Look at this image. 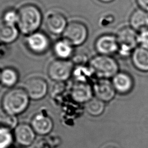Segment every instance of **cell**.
<instances>
[{
	"label": "cell",
	"instance_id": "10",
	"mask_svg": "<svg viewBox=\"0 0 148 148\" xmlns=\"http://www.w3.org/2000/svg\"><path fill=\"white\" fill-rule=\"evenodd\" d=\"M92 86L88 82H75L71 87L70 95L72 99L77 103H86L92 98Z\"/></svg>",
	"mask_w": 148,
	"mask_h": 148
},
{
	"label": "cell",
	"instance_id": "22",
	"mask_svg": "<svg viewBox=\"0 0 148 148\" xmlns=\"http://www.w3.org/2000/svg\"><path fill=\"white\" fill-rule=\"evenodd\" d=\"M14 141L12 129L5 125H0V148H10Z\"/></svg>",
	"mask_w": 148,
	"mask_h": 148
},
{
	"label": "cell",
	"instance_id": "1",
	"mask_svg": "<svg viewBox=\"0 0 148 148\" xmlns=\"http://www.w3.org/2000/svg\"><path fill=\"white\" fill-rule=\"evenodd\" d=\"M29 101L30 98L24 88L13 87L3 94L1 106L6 115L17 116L27 110Z\"/></svg>",
	"mask_w": 148,
	"mask_h": 148
},
{
	"label": "cell",
	"instance_id": "25",
	"mask_svg": "<svg viewBox=\"0 0 148 148\" xmlns=\"http://www.w3.org/2000/svg\"><path fill=\"white\" fill-rule=\"evenodd\" d=\"M138 46L148 48V28L138 32Z\"/></svg>",
	"mask_w": 148,
	"mask_h": 148
},
{
	"label": "cell",
	"instance_id": "2",
	"mask_svg": "<svg viewBox=\"0 0 148 148\" xmlns=\"http://www.w3.org/2000/svg\"><path fill=\"white\" fill-rule=\"evenodd\" d=\"M17 27L19 31L26 35H30L40 27L42 16L39 9L32 4L22 6L17 12Z\"/></svg>",
	"mask_w": 148,
	"mask_h": 148
},
{
	"label": "cell",
	"instance_id": "30",
	"mask_svg": "<svg viewBox=\"0 0 148 148\" xmlns=\"http://www.w3.org/2000/svg\"><path fill=\"white\" fill-rule=\"evenodd\" d=\"M103 148H116V147H114V146H112V145H108V146H104Z\"/></svg>",
	"mask_w": 148,
	"mask_h": 148
},
{
	"label": "cell",
	"instance_id": "23",
	"mask_svg": "<svg viewBox=\"0 0 148 148\" xmlns=\"http://www.w3.org/2000/svg\"><path fill=\"white\" fill-rule=\"evenodd\" d=\"M94 75L89 66L84 65H78L74 68L72 75L75 79V82H88L87 80Z\"/></svg>",
	"mask_w": 148,
	"mask_h": 148
},
{
	"label": "cell",
	"instance_id": "19",
	"mask_svg": "<svg viewBox=\"0 0 148 148\" xmlns=\"http://www.w3.org/2000/svg\"><path fill=\"white\" fill-rule=\"evenodd\" d=\"M55 55L61 60H68L73 54V46L64 39L58 40L53 46Z\"/></svg>",
	"mask_w": 148,
	"mask_h": 148
},
{
	"label": "cell",
	"instance_id": "13",
	"mask_svg": "<svg viewBox=\"0 0 148 148\" xmlns=\"http://www.w3.org/2000/svg\"><path fill=\"white\" fill-rule=\"evenodd\" d=\"M26 42L28 49L36 54L45 52L49 46L48 38L45 34L40 32H35L29 35Z\"/></svg>",
	"mask_w": 148,
	"mask_h": 148
},
{
	"label": "cell",
	"instance_id": "4",
	"mask_svg": "<svg viewBox=\"0 0 148 148\" xmlns=\"http://www.w3.org/2000/svg\"><path fill=\"white\" fill-rule=\"evenodd\" d=\"M138 35L135 30L130 25L121 27L116 35L119 43L117 54L121 57H131L134 50L138 46Z\"/></svg>",
	"mask_w": 148,
	"mask_h": 148
},
{
	"label": "cell",
	"instance_id": "27",
	"mask_svg": "<svg viewBox=\"0 0 148 148\" xmlns=\"http://www.w3.org/2000/svg\"><path fill=\"white\" fill-rule=\"evenodd\" d=\"M52 145L49 142V140L40 139L36 142L34 148H51Z\"/></svg>",
	"mask_w": 148,
	"mask_h": 148
},
{
	"label": "cell",
	"instance_id": "8",
	"mask_svg": "<svg viewBox=\"0 0 148 148\" xmlns=\"http://www.w3.org/2000/svg\"><path fill=\"white\" fill-rule=\"evenodd\" d=\"M94 47L98 54L112 56L117 53L119 43L116 34L108 33L100 35L97 38Z\"/></svg>",
	"mask_w": 148,
	"mask_h": 148
},
{
	"label": "cell",
	"instance_id": "7",
	"mask_svg": "<svg viewBox=\"0 0 148 148\" xmlns=\"http://www.w3.org/2000/svg\"><path fill=\"white\" fill-rule=\"evenodd\" d=\"M23 88L30 99L38 101L46 97L48 92L49 85L44 78L40 76H31L24 82Z\"/></svg>",
	"mask_w": 148,
	"mask_h": 148
},
{
	"label": "cell",
	"instance_id": "18",
	"mask_svg": "<svg viewBox=\"0 0 148 148\" xmlns=\"http://www.w3.org/2000/svg\"><path fill=\"white\" fill-rule=\"evenodd\" d=\"M19 75L17 71L12 68H5L1 71L0 83L7 88H13L18 82Z\"/></svg>",
	"mask_w": 148,
	"mask_h": 148
},
{
	"label": "cell",
	"instance_id": "28",
	"mask_svg": "<svg viewBox=\"0 0 148 148\" xmlns=\"http://www.w3.org/2000/svg\"><path fill=\"white\" fill-rule=\"evenodd\" d=\"M138 8L148 12V0H135Z\"/></svg>",
	"mask_w": 148,
	"mask_h": 148
},
{
	"label": "cell",
	"instance_id": "9",
	"mask_svg": "<svg viewBox=\"0 0 148 148\" xmlns=\"http://www.w3.org/2000/svg\"><path fill=\"white\" fill-rule=\"evenodd\" d=\"M13 132L14 141L21 146L28 147L35 142L36 134L31 124L19 123L13 129Z\"/></svg>",
	"mask_w": 148,
	"mask_h": 148
},
{
	"label": "cell",
	"instance_id": "14",
	"mask_svg": "<svg viewBox=\"0 0 148 148\" xmlns=\"http://www.w3.org/2000/svg\"><path fill=\"white\" fill-rule=\"evenodd\" d=\"M46 25L50 32L58 35L63 33L67 26L66 20L65 16L58 12H51L46 18Z\"/></svg>",
	"mask_w": 148,
	"mask_h": 148
},
{
	"label": "cell",
	"instance_id": "6",
	"mask_svg": "<svg viewBox=\"0 0 148 148\" xmlns=\"http://www.w3.org/2000/svg\"><path fill=\"white\" fill-rule=\"evenodd\" d=\"M63 38L72 46L83 44L87 38L88 29L86 25L79 21H72L67 24Z\"/></svg>",
	"mask_w": 148,
	"mask_h": 148
},
{
	"label": "cell",
	"instance_id": "24",
	"mask_svg": "<svg viewBox=\"0 0 148 148\" xmlns=\"http://www.w3.org/2000/svg\"><path fill=\"white\" fill-rule=\"evenodd\" d=\"M18 21V13L14 10H9L6 11L3 16V22L9 24L15 25Z\"/></svg>",
	"mask_w": 148,
	"mask_h": 148
},
{
	"label": "cell",
	"instance_id": "11",
	"mask_svg": "<svg viewBox=\"0 0 148 148\" xmlns=\"http://www.w3.org/2000/svg\"><path fill=\"white\" fill-rule=\"evenodd\" d=\"M95 97L103 102L112 100L116 94V89L108 79H99L92 86Z\"/></svg>",
	"mask_w": 148,
	"mask_h": 148
},
{
	"label": "cell",
	"instance_id": "20",
	"mask_svg": "<svg viewBox=\"0 0 148 148\" xmlns=\"http://www.w3.org/2000/svg\"><path fill=\"white\" fill-rule=\"evenodd\" d=\"M18 35V29L15 25L5 23L0 24V41L5 43H10L14 41Z\"/></svg>",
	"mask_w": 148,
	"mask_h": 148
},
{
	"label": "cell",
	"instance_id": "17",
	"mask_svg": "<svg viewBox=\"0 0 148 148\" xmlns=\"http://www.w3.org/2000/svg\"><path fill=\"white\" fill-rule=\"evenodd\" d=\"M113 84L116 91L120 93H127L132 89L133 81L131 76L127 73L118 72L113 77Z\"/></svg>",
	"mask_w": 148,
	"mask_h": 148
},
{
	"label": "cell",
	"instance_id": "15",
	"mask_svg": "<svg viewBox=\"0 0 148 148\" xmlns=\"http://www.w3.org/2000/svg\"><path fill=\"white\" fill-rule=\"evenodd\" d=\"M129 25L137 32L148 28V12L138 8L129 17Z\"/></svg>",
	"mask_w": 148,
	"mask_h": 148
},
{
	"label": "cell",
	"instance_id": "3",
	"mask_svg": "<svg viewBox=\"0 0 148 148\" xmlns=\"http://www.w3.org/2000/svg\"><path fill=\"white\" fill-rule=\"evenodd\" d=\"M93 74L99 79H109L116 75L119 66L116 60L112 56L98 54L93 57L88 63Z\"/></svg>",
	"mask_w": 148,
	"mask_h": 148
},
{
	"label": "cell",
	"instance_id": "12",
	"mask_svg": "<svg viewBox=\"0 0 148 148\" xmlns=\"http://www.w3.org/2000/svg\"><path fill=\"white\" fill-rule=\"evenodd\" d=\"M31 125L37 135L46 136L52 131L54 128V123L50 116L40 112L32 117Z\"/></svg>",
	"mask_w": 148,
	"mask_h": 148
},
{
	"label": "cell",
	"instance_id": "5",
	"mask_svg": "<svg viewBox=\"0 0 148 148\" xmlns=\"http://www.w3.org/2000/svg\"><path fill=\"white\" fill-rule=\"evenodd\" d=\"M74 64L68 60L57 59L53 61L47 68L49 77L53 81L64 82L72 75Z\"/></svg>",
	"mask_w": 148,
	"mask_h": 148
},
{
	"label": "cell",
	"instance_id": "29",
	"mask_svg": "<svg viewBox=\"0 0 148 148\" xmlns=\"http://www.w3.org/2000/svg\"><path fill=\"white\" fill-rule=\"evenodd\" d=\"M98 1L104 3H109L114 2L115 0H98Z\"/></svg>",
	"mask_w": 148,
	"mask_h": 148
},
{
	"label": "cell",
	"instance_id": "16",
	"mask_svg": "<svg viewBox=\"0 0 148 148\" xmlns=\"http://www.w3.org/2000/svg\"><path fill=\"white\" fill-rule=\"evenodd\" d=\"M131 58L136 69L141 71H148V48L138 46L132 51Z\"/></svg>",
	"mask_w": 148,
	"mask_h": 148
},
{
	"label": "cell",
	"instance_id": "31",
	"mask_svg": "<svg viewBox=\"0 0 148 148\" xmlns=\"http://www.w3.org/2000/svg\"><path fill=\"white\" fill-rule=\"evenodd\" d=\"M1 71L0 70V78H1Z\"/></svg>",
	"mask_w": 148,
	"mask_h": 148
},
{
	"label": "cell",
	"instance_id": "26",
	"mask_svg": "<svg viewBox=\"0 0 148 148\" xmlns=\"http://www.w3.org/2000/svg\"><path fill=\"white\" fill-rule=\"evenodd\" d=\"M114 21L115 17L112 14H106L100 18L99 24L102 27H106L112 24Z\"/></svg>",
	"mask_w": 148,
	"mask_h": 148
},
{
	"label": "cell",
	"instance_id": "21",
	"mask_svg": "<svg viewBox=\"0 0 148 148\" xmlns=\"http://www.w3.org/2000/svg\"><path fill=\"white\" fill-rule=\"evenodd\" d=\"M85 109L90 116H98L102 114L104 111L105 102L97 97H93L85 103Z\"/></svg>",
	"mask_w": 148,
	"mask_h": 148
}]
</instances>
